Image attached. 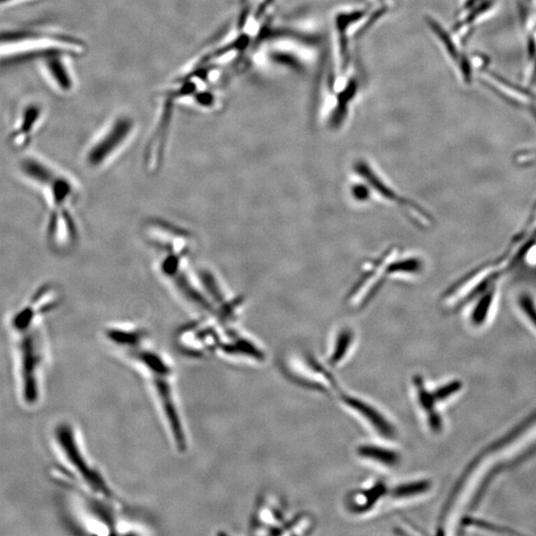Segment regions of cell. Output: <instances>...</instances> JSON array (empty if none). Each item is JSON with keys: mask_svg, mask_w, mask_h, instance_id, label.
<instances>
[{"mask_svg": "<svg viewBox=\"0 0 536 536\" xmlns=\"http://www.w3.org/2000/svg\"><path fill=\"white\" fill-rule=\"evenodd\" d=\"M18 167L24 180L43 195L49 245L57 250L74 247L79 238L74 213L79 193L74 179L34 153L23 156Z\"/></svg>", "mask_w": 536, "mask_h": 536, "instance_id": "obj_1", "label": "cell"}, {"mask_svg": "<svg viewBox=\"0 0 536 536\" xmlns=\"http://www.w3.org/2000/svg\"><path fill=\"white\" fill-rule=\"evenodd\" d=\"M125 356L148 379L174 449L178 453H185L189 448L188 430L179 403L175 370L172 361L166 355L151 346L150 342L134 348Z\"/></svg>", "mask_w": 536, "mask_h": 536, "instance_id": "obj_2", "label": "cell"}, {"mask_svg": "<svg viewBox=\"0 0 536 536\" xmlns=\"http://www.w3.org/2000/svg\"><path fill=\"white\" fill-rule=\"evenodd\" d=\"M53 435L63 463L57 475L67 489L80 490L105 499L119 501L107 477L88 456L74 425L67 421L60 422L55 427Z\"/></svg>", "mask_w": 536, "mask_h": 536, "instance_id": "obj_3", "label": "cell"}, {"mask_svg": "<svg viewBox=\"0 0 536 536\" xmlns=\"http://www.w3.org/2000/svg\"><path fill=\"white\" fill-rule=\"evenodd\" d=\"M84 50L77 39L52 31L40 29L6 30L0 32V64L66 53L77 54Z\"/></svg>", "mask_w": 536, "mask_h": 536, "instance_id": "obj_4", "label": "cell"}, {"mask_svg": "<svg viewBox=\"0 0 536 536\" xmlns=\"http://www.w3.org/2000/svg\"><path fill=\"white\" fill-rule=\"evenodd\" d=\"M12 332L16 337L22 400L27 405L34 406L42 397V375L47 354L42 321Z\"/></svg>", "mask_w": 536, "mask_h": 536, "instance_id": "obj_5", "label": "cell"}, {"mask_svg": "<svg viewBox=\"0 0 536 536\" xmlns=\"http://www.w3.org/2000/svg\"><path fill=\"white\" fill-rule=\"evenodd\" d=\"M223 324L211 317L186 325L178 331L176 343L184 356L192 359H206L218 354Z\"/></svg>", "mask_w": 536, "mask_h": 536, "instance_id": "obj_6", "label": "cell"}, {"mask_svg": "<svg viewBox=\"0 0 536 536\" xmlns=\"http://www.w3.org/2000/svg\"><path fill=\"white\" fill-rule=\"evenodd\" d=\"M134 121L128 117H119L111 123L96 140L88 146L86 164L91 168H101L124 149L134 133Z\"/></svg>", "mask_w": 536, "mask_h": 536, "instance_id": "obj_7", "label": "cell"}, {"mask_svg": "<svg viewBox=\"0 0 536 536\" xmlns=\"http://www.w3.org/2000/svg\"><path fill=\"white\" fill-rule=\"evenodd\" d=\"M46 119L44 104L36 100L23 102L16 111L8 134V143L16 151H26L34 141Z\"/></svg>", "mask_w": 536, "mask_h": 536, "instance_id": "obj_8", "label": "cell"}, {"mask_svg": "<svg viewBox=\"0 0 536 536\" xmlns=\"http://www.w3.org/2000/svg\"><path fill=\"white\" fill-rule=\"evenodd\" d=\"M60 291L53 284H43L11 317V331L27 327V325L42 321L60 303Z\"/></svg>", "mask_w": 536, "mask_h": 536, "instance_id": "obj_9", "label": "cell"}, {"mask_svg": "<svg viewBox=\"0 0 536 536\" xmlns=\"http://www.w3.org/2000/svg\"><path fill=\"white\" fill-rule=\"evenodd\" d=\"M287 369L288 376L305 387L326 393L336 389V381L331 373L310 354L292 356Z\"/></svg>", "mask_w": 536, "mask_h": 536, "instance_id": "obj_10", "label": "cell"}, {"mask_svg": "<svg viewBox=\"0 0 536 536\" xmlns=\"http://www.w3.org/2000/svg\"><path fill=\"white\" fill-rule=\"evenodd\" d=\"M427 23L430 30L435 34L438 42L442 46L445 54L448 56L453 66L458 72L462 82L466 86L472 85L475 70L471 57L463 51V46L464 45L459 42L456 36L448 34L445 27L435 19L428 18Z\"/></svg>", "mask_w": 536, "mask_h": 536, "instance_id": "obj_11", "label": "cell"}, {"mask_svg": "<svg viewBox=\"0 0 536 536\" xmlns=\"http://www.w3.org/2000/svg\"><path fill=\"white\" fill-rule=\"evenodd\" d=\"M497 7L498 0H463L453 34L465 45L474 34L476 27L489 18Z\"/></svg>", "mask_w": 536, "mask_h": 536, "instance_id": "obj_12", "label": "cell"}, {"mask_svg": "<svg viewBox=\"0 0 536 536\" xmlns=\"http://www.w3.org/2000/svg\"><path fill=\"white\" fill-rule=\"evenodd\" d=\"M66 53H55L42 57L38 60L39 71L45 82L55 92L68 95L74 91L76 79L70 66Z\"/></svg>", "mask_w": 536, "mask_h": 536, "instance_id": "obj_13", "label": "cell"}, {"mask_svg": "<svg viewBox=\"0 0 536 536\" xmlns=\"http://www.w3.org/2000/svg\"><path fill=\"white\" fill-rule=\"evenodd\" d=\"M227 359L259 363L265 359L261 347L232 325H223L222 339L218 354Z\"/></svg>", "mask_w": 536, "mask_h": 536, "instance_id": "obj_14", "label": "cell"}, {"mask_svg": "<svg viewBox=\"0 0 536 536\" xmlns=\"http://www.w3.org/2000/svg\"><path fill=\"white\" fill-rule=\"evenodd\" d=\"M341 402L380 437L386 438V440L395 438V427L391 420L387 419L385 414L379 411L376 406L359 399V397L348 394L341 396Z\"/></svg>", "mask_w": 536, "mask_h": 536, "instance_id": "obj_15", "label": "cell"}, {"mask_svg": "<svg viewBox=\"0 0 536 536\" xmlns=\"http://www.w3.org/2000/svg\"><path fill=\"white\" fill-rule=\"evenodd\" d=\"M283 509L270 498H263L258 502L251 522L254 533L275 534V530L283 522Z\"/></svg>", "mask_w": 536, "mask_h": 536, "instance_id": "obj_16", "label": "cell"}, {"mask_svg": "<svg viewBox=\"0 0 536 536\" xmlns=\"http://www.w3.org/2000/svg\"><path fill=\"white\" fill-rule=\"evenodd\" d=\"M502 280L492 283L489 287H486L481 294L471 300L474 303L471 307L469 319L471 325H473L474 327H482L488 323L495 306L498 304Z\"/></svg>", "mask_w": 536, "mask_h": 536, "instance_id": "obj_17", "label": "cell"}, {"mask_svg": "<svg viewBox=\"0 0 536 536\" xmlns=\"http://www.w3.org/2000/svg\"><path fill=\"white\" fill-rule=\"evenodd\" d=\"M387 488L384 481L370 484L363 489H357L348 494V509L355 515L369 514L375 509L381 499L385 498Z\"/></svg>", "mask_w": 536, "mask_h": 536, "instance_id": "obj_18", "label": "cell"}, {"mask_svg": "<svg viewBox=\"0 0 536 536\" xmlns=\"http://www.w3.org/2000/svg\"><path fill=\"white\" fill-rule=\"evenodd\" d=\"M357 455L364 460L384 468L399 466L402 457L399 452L387 447L373 444H364L357 448Z\"/></svg>", "mask_w": 536, "mask_h": 536, "instance_id": "obj_19", "label": "cell"}, {"mask_svg": "<svg viewBox=\"0 0 536 536\" xmlns=\"http://www.w3.org/2000/svg\"><path fill=\"white\" fill-rule=\"evenodd\" d=\"M430 488H432V484L427 480L408 481L397 485L391 495L397 502L410 501L418 498L419 495H424Z\"/></svg>", "mask_w": 536, "mask_h": 536, "instance_id": "obj_20", "label": "cell"}, {"mask_svg": "<svg viewBox=\"0 0 536 536\" xmlns=\"http://www.w3.org/2000/svg\"><path fill=\"white\" fill-rule=\"evenodd\" d=\"M354 340L355 335L351 329L345 328L342 332L339 333L329 356V364L332 368H335L344 362L351 351Z\"/></svg>", "mask_w": 536, "mask_h": 536, "instance_id": "obj_21", "label": "cell"}, {"mask_svg": "<svg viewBox=\"0 0 536 536\" xmlns=\"http://www.w3.org/2000/svg\"><path fill=\"white\" fill-rule=\"evenodd\" d=\"M516 305L519 312L536 331V295L530 289L518 291L516 296Z\"/></svg>", "mask_w": 536, "mask_h": 536, "instance_id": "obj_22", "label": "cell"}, {"mask_svg": "<svg viewBox=\"0 0 536 536\" xmlns=\"http://www.w3.org/2000/svg\"><path fill=\"white\" fill-rule=\"evenodd\" d=\"M461 384L459 381H451L450 384L443 385L440 387L435 389L432 393L435 402H444L450 399L454 394H456L460 391Z\"/></svg>", "mask_w": 536, "mask_h": 536, "instance_id": "obj_23", "label": "cell"}, {"mask_svg": "<svg viewBox=\"0 0 536 536\" xmlns=\"http://www.w3.org/2000/svg\"><path fill=\"white\" fill-rule=\"evenodd\" d=\"M30 2L32 0H0V8L18 6Z\"/></svg>", "mask_w": 536, "mask_h": 536, "instance_id": "obj_24", "label": "cell"}]
</instances>
